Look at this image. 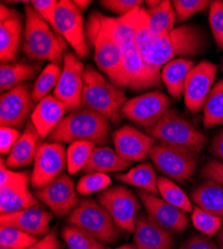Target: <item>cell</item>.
I'll return each instance as SVG.
<instances>
[{
	"label": "cell",
	"instance_id": "1",
	"mask_svg": "<svg viewBox=\"0 0 223 249\" xmlns=\"http://www.w3.org/2000/svg\"><path fill=\"white\" fill-rule=\"evenodd\" d=\"M87 43L94 48V60L101 72L119 88L122 76V51L115 38V18L93 11L85 26Z\"/></svg>",
	"mask_w": 223,
	"mask_h": 249
},
{
	"label": "cell",
	"instance_id": "2",
	"mask_svg": "<svg viewBox=\"0 0 223 249\" xmlns=\"http://www.w3.org/2000/svg\"><path fill=\"white\" fill-rule=\"evenodd\" d=\"M208 44L204 31L196 25H182L168 34L156 38L147 61V67L155 73L173 58L193 57L203 52Z\"/></svg>",
	"mask_w": 223,
	"mask_h": 249
},
{
	"label": "cell",
	"instance_id": "3",
	"mask_svg": "<svg viewBox=\"0 0 223 249\" xmlns=\"http://www.w3.org/2000/svg\"><path fill=\"white\" fill-rule=\"evenodd\" d=\"M109 131V121L104 116L85 108L63 118L49 135L48 140L70 144L84 141L102 146L108 142Z\"/></svg>",
	"mask_w": 223,
	"mask_h": 249
},
{
	"label": "cell",
	"instance_id": "4",
	"mask_svg": "<svg viewBox=\"0 0 223 249\" xmlns=\"http://www.w3.org/2000/svg\"><path fill=\"white\" fill-rule=\"evenodd\" d=\"M83 84V105L104 116L114 124H119L122 116L121 111L127 102L125 94L90 66L84 71Z\"/></svg>",
	"mask_w": 223,
	"mask_h": 249
},
{
	"label": "cell",
	"instance_id": "5",
	"mask_svg": "<svg viewBox=\"0 0 223 249\" xmlns=\"http://www.w3.org/2000/svg\"><path fill=\"white\" fill-rule=\"evenodd\" d=\"M66 41L54 33L48 23L33 9L25 5V28L22 42L23 53L34 61H59L65 48Z\"/></svg>",
	"mask_w": 223,
	"mask_h": 249
},
{
	"label": "cell",
	"instance_id": "6",
	"mask_svg": "<svg viewBox=\"0 0 223 249\" xmlns=\"http://www.w3.org/2000/svg\"><path fill=\"white\" fill-rule=\"evenodd\" d=\"M70 225L79 227L102 243H114L122 234L109 213L99 202L83 199L69 214Z\"/></svg>",
	"mask_w": 223,
	"mask_h": 249
},
{
	"label": "cell",
	"instance_id": "7",
	"mask_svg": "<svg viewBox=\"0 0 223 249\" xmlns=\"http://www.w3.org/2000/svg\"><path fill=\"white\" fill-rule=\"evenodd\" d=\"M147 134L154 140L172 146L185 148L197 154L203 149L206 137L192 124L169 110L158 122L146 129Z\"/></svg>",
	"mask_w": 223,
	"mask_h": 249
},
{
	"label": "cell",
	"instance_id": "8",
	"mask_svg": "<svg viewBox=\"0 0 223 249\" xmlns=\"http://www.w3.org/2000/svg\"><path fill=\"white\" fill-rule=\"evenodd\" d=\"M198 155L191 150L162 142H155L149 153L155 168L160 173L168 178L180 182L190 179L194 175Z\"/></svg>",
	"mask_w": 223,
	"mask_h": 249
},
{
	"label": "cell",
	"instance_id": "9",
	"mask_svg": "<svg viewBox=\"0 0 223 249\" xmlns=\"http://www.w3.org/2000/svg\"><path fill=\"white\" fill-rule=\"evenodd\" d=\"M83 16L73 1H58L50 22L51 27L73 48L76 56L83 59L89 55V49L83 25Z\"/></svg>",
	"mask_w": 223,
	"mask_h": 249
},
{
	"label": "cell",
	"instance_id": "10",
	"mask_svg": "<svg viewBox=\"0 0 223 249\" xmlns=\"http://www.w3.org/2000/svg\"><path fill=\"white\" fill-rule=\"evenodd\" d=\"M97 199L109 213L119 228L131 233L134 232L136 214L140 210V204L130 190L123 185H114L100 192Z\"/></svg>",
	"mask_w": 223,
	"mask_h": 249
},
{
	"label": "cell",
	"instance_id": "11",
	"mask_svg": "<svg viewBox=\"0 0 223 249\" xmlns=\"http://www.w3.org/2000/svg\"><path fill=\"white\" fill-rule=\"evenodd\" d=\"M84 65L76 54L67 52L63 57L61 75L54 89L53 96L62 102L69 111H78L82 107Z\"/></svg>",
	"mask_w": 223,
	"mask_h": 249
},
{
	"label": "cell",
	"instance_id": "12",
	"mask_svg": "<svg viewBox=\"0 0 223 249\" xmlns=\"http://www.w3.org/2000/svg\"><path fill=\"white\" fill-rule=\"evenodd\" d=\"M66 154L62 142H51L39 144L30 178V185L33 189L45 188L60 176L67 165Z\"/></svg>",
	"mask_w": 223,
	"mask_h": 249
},
{
	"label": "cell",
	"instance_id": "13",
	"mask_svg": "<svg viewBox=\"0 0 223 249\" xmlns=\"http://www.w3.org/2000/svg\"><path fill=\"white\" fill-rule=\"evenodd\" d=\"M122 51V76L119 87L133 91L147 90L160 84V74L150 70L134 42L120 46Z\"/></svg>",
	"mask_w": 223,
	"mask_h": 249
},
{
	"label": "cell",
	"instance_id": "14",
	"mask_svg": "<svg viewBox=\"0 0 223 249\" xmlns=\"http://www.w3.org/2000/svg\"><path fill=\"white\" fill-rule=\"evenodd\" d=\"M170 110V100L160 91L140 95L128 100L122 108V116L131 122L149 128Z\"/></svg>",
	"mask_w": 223,
	"mask_h": 249
},
{
	"label": "cell",
	"instance_id": "15",
	"mask_svg": "<svg viewBox=\"0 0 223 249\" xmlns=\"http://www.w3.org/2000/svg\"><path fill=\"white\" fill-rule=\"evenodd\" d=\"M74 181L67 175H60L54 181L34 193L57 217L70 214L79 204Z\"/></svg>",
	"mask_w": 223,
	"mask_h": 249
},
{
	"label": "cell",
	"instance_id": "16",
	"mask_svg": "<svg viewBox=\"0 0 223 249\" xmlns=\"http://www.w3.org/2000/svg\"><path fill=\"white\" fill-rule=\"evenodd\" d=\"M217 66L209 61H201L189 72L184 84V103L189 111L197 113L203 109L212 89Z\"/></svg>",
	"mask_w": 223,
	"mask_h": 249
},
{
	"label": "cell",
	"instance_id": "17",
	"mask_svg": "<svg viewBox=\"0 0 223 249\" xmlns=\"http://www.w3.org/2000/svg\"><path fill=\"white\" fill-rule=\"evenodd\" d=\"M137 194L145 207L147 216L159 226L170 232H179L188 227L189 218L185 212L145 191H139Z\"/></svg>",
	"mask_w": 223,
	"mask_h": 249
},
{
	"label": "cell",
	"instance_id": "18",
	"mask_svg": "<svg viewBox=\"0 0 223 249\" xmlns=\"http://www.w3.org/2000/svg\"><path fill=\"white\" fill-rule=\"evenodd\" d=\"M33 102L32 93L26 84H19L3 93L0 99L1 126L22 127L32 109Z\"/></svg>",
	"mask_w": 223,
	"mask_h": 249
},
{
	"label": "cell",
	"instance_id": "19",
	"mask_svg": "<svg viewBox=\"0 0 223 249\" xmlns=\"http://www.w3.org/2000/svg\"><path fill=\"white\" fill-rule=\"evenodd\" d=\"M115 152L129 162L142 161L149 155L155 140L131 126H123L112 135Z\"/></svg>",
	"mask_w": 223,
	"mask_h": 249
},
{
	"label": "cell",
	"instance_id": "20",
	"mask_svg": "<svg viewBox=\"0 0 223 249\" xmlns=\"http://www.w3.org/2000/svg\"><path fill=\"white\" fill-rule=\"evenodd\" d=\"M53 214L37 206L29 207L15 213L1 214V225L14 226L36 237H44L49 233V224Z\"/></svg>",
	"mask_w": 223,
	"mask_h": 249
},
{
	"label": "cell",
	"instance_id": "21",
	"mask_svg": "<svg viewBox=\"0 0 223 249\" xmlns=\"http://www.w3.org/2000/svg\"><path fill=\"white\" fill-rule=\"evenodd\" d=\"M133 234L137 249H171L174 243L171 232L156 224L146 214L137 216Z\"/></svg>",
	"mask_w": 223,
	"mask_h": 249
},
{
	"label": "cell",
	"instance_id": "22",
	"mask_svg": "<svg viewBox=\"0 0 223 249\" xmlns=\"http://www.w3.org/2000/svg\"><path fill=\"white\" fill-rule=\"evenodd\" d=\"M66 110L64 104L51 95L38 102L30 116V120L40 139L49 137L63 119Z\"/></svg>",
	"mask_w": 223,
	"mask_h": 249
},
{
	"label": "cell",
	"instance_id": "23",
	"mask_svg": "<svg viewBox=\"0 0 223 249\" xmlns=\"http://www.w3.org/2000/svg\"><path fill=\"white\" fill-rule=\"evenodd\" d=\"M39 140L41 139L32 123H28L24 132L8 154L5 161L6 167L8 169H20L34 162L39 147Z\"/></svg>",
	"mask_w": 223,
	"mask_h": 249
},
{
	"label": "cell",
	"instance_id": "24",
	"mask_svg": "<svg viewBox=\"0 0 223 249\" xmlns=\"http://www.w3.org/2000/svg\"><path fill=\"white\" fill-rule=\"evenodd\" d=\"M21 39V17L13 10L7 19L0 21V60L2 64H8L15 61Z\"/></svg>",
	"mask_w": 223,
	"mask_h": 249
},
{
	"label": "cell",
	"instance_id": "25",
	"mask_svg": "<svg viewBox=\"0 0 223 249\" xmlns=\"http://www.w3.org/2000/svg\"><path fill=\"white\" fill-rule=\"evenodd\" d=\"M38 200L28 190V183L0 186V212L1 214L15 213L37 206Z\"/></svg>",
	"mask_w": 223,
	"mask_h": 249
},
{
	"label": "cell",
	"instance_id": "26",
	"mask_svg": "<svg viewBox=\"0 0 223 249\" xmlns=\"http://www.w3.org/2000/svg\"><path fill=\"white\" fill-rule=\"evenodd\" d=\"M193 67V61L177 58L169 61L162 68L161 79L172 98L177 100L183 94L185 80Z\"/></svg>",
	"mask_w": 223,
	"mask_h": 249
},
{
	"label": "cell",
	"instance_id": "27",
	"mask_svg": "<svg viewBox=\"0 0 223 249\" xmlns=\"http://www.w3.org/2000/svg\"><path fill=\"white\" fill-rule=\"evenodd\" d=\"M191 199L196 206L223 219L222 184L213 180H205L192 191Z\"/></svg>",
	"mask_w": 223,
	"mask_h": 249
},
{
	"label": "cell",
	"instance_id": "28",
	"mask_svg": "<svg viewBox=\"0 0 223 249\" xmlns=\"http://www.w3.org/2000/svg\"><path fill=\"white\" fill-rule=\"evenodd\" d=\"M131 162L121 158L109 147L95 148L83 171L89 173H116L124 171L130 167Z\"/></svg>",
	"mask_w": 223,
	"mask_h": 249
},
{
	"label": "cell",
	"instance_id": "29",
	"mask_svg": "<svg viewBox=\"0 0 223 249\" xmlns=\"http://www.w3.org/2000/svg\"><path fill=\"white\" fill-rule=\"evenodd\" d=\"M115 178L119 181L136 186L147 193L158 195L157 176L152 165L148 162L140 163L125 174L116 175Z\"/></svg>",
	"mask_w": 223,
	"mask_h": 249
},
{
	"label": "cell",
	"instance_id": "30",
	"mask_svg": "<svg viewBox=\"0 0 223 249\" xmlns=\"http://www.w3.org/2000/svg\"><path fill=\"white\" fill-rule=\"evenodd\" d=\"M146 10L149 28L156 38L168 34L173 29L176 14L172 2L164 0L157 7Z\"/></svg>",
	"mask_w": 223,
	"mask_h": 249
},
{
	"label": "cell",
	"instance_id": "31",
	"mask_svg": "<svg viewBox=\"0 0 223 249\" xmlns=\"http://www.w3.org/2000/svg\"><path fill=\"white\" fill-rule=\"evenodd\" d=\"M37 71L36 65L27 63L1 64L0 67V90L5 93L23 81L32 79Z\"/></svg>",
	"mask_w": 223,
	"mask_h": 249
},
{
	"label": "cell",
	"instance_id": "32",
	"mask_svg": "<svg viewBox=\"0 0 223 249\" xmlns=\"http://www.w3.org/2000/svg\"><path fill=\"white\" fill-rule=\"evenodd\" d=\"M203 124L207 129L223 124V80L212 87L204 103Z\"/></svg>",
	"mask_w": 223,
	"mask_h": 249
},
{
	"label": "cell",
	"instance_id": "33",
	"mask_svg": "<svg viewBox=\"0 0 223 249\" xmlns=\"http://www.w3.org/2000/svg\"><path fill=\"white\" fill-rule=\"evenodd\" d=\"M157 189L159 195L166 202L185 213H192L193 207L186 194L166 177H158Z\"/></svg>",
	"mask_w": 223,
	"mask_h": 249
},
{
	"label": "cell",
	"instance_id": "34",
	"mask_svg": "<svg viewBox=\"0 0 223 249\" xmlns=\"http://www.w3.org/2000/svg\"><path fill=\"white\" fill-rule=\"evenodd\" d=\"M156 37L152 34L149 23H148V15L147 10L141 6L139 10V17L136 25L135 30V37H134V43L140 53L142 56L145 64L147 66V61L154 46Z\"/></svg>",
	"mask_w": 223,
	"mask_h": 249
},
{
	"label": "cell",
	"instance_id": "35",
	"mask_svg": "<svg viewBox=\"0 0 223 249\" xmlns=\"http://www.w3.org/2000/svg\"><path fill=\"white\" fill-rule=\"evenodd\" d=\"M94 149L95 144L90 142L79 141L72 142L66 154L67 172L70 175H75L79 171L83 170Z\"/></svg>",
	"mask_w": 223,
	"mask_h": 249
},
{
	"label": "cell",
	"instance_id": "36",
	"mask_svg": "<svg viewBox=\"0 0 223 249\" xmlns=\"http://www.w3.org/2000/svg\"><path fill=\"white\" fill-rule=\"evenodd\" d=\"M61 68L56 62L47 65L43 71L39 74L32 89V97L34 102H40L48 96V93L57 85L61 75Z\"/></svg>",
	"mask_w": 223,
	"mask_h": 249
},
{
	"label": "cell",
	"instance_id": "37",
	"mask_svg": "<svg viewBox=\"0 0 223 249\" xmlns=\"http://www.w3.org/2000/svg\"><path fill=\"white\" fill-rule=\"evenodd\" d=\"M38 241V237L10 225L0 227V246L8 249H27Z\"/></svg>",
	"mask_w": 223,
	"mask_h": 249
},
{
	"label": "cell",
	"instance_id": "38",
	"mask_svg": "<svg viewBox=\"0 0 223 249\" xmlns=\"http://www.w3.org/2000/svg\"><path fill=\"white\" fill-rule=\"evenodd\" d=\"M62 237L68 249H106L102 243L74 225L63 228Z\"/></svg>",
	"mask_w": 223,
	"mask_h": 249
},
{
	"label": "cell",
	"instance_id": "39",
	"mask_svg": "<svg viewBox=\"0 0 223 249\" xmlns=\"http://www.w3.org/2000/svg\"><path fill=\"white\" fill-rule=\"evenodd\" d=\"M191 220L196 230L207 237H212L216 234L223 222L222 218L200 209L198 206L193 207Z\"/></svg>",
	"mask_w": 223,
	"mask_h": 249
},
{
	"label": "cell",
	"instance_id": "40",
	"mask_svg": "<svg viewBox=\"0 0 223 249\" xmlns=\"http://www.w3.org/2000/svg\"><path fill=\"white\" fill-rule=\"evenodd\" d=\"M110 183L111 178L106 174L89 173L79 179L76 191L81 196H88L105 191Z\"/></svg>",
	"mask_w": 223,
	"mask_h": 249
},
{
	"label": "cell",
	"instance_id": "41",
	"mask_svg": "<svg viewBox=\"0 0 223 249\" xmlns=\"http://www.w3.org/2000/svg\"><path fill=\"white\" fill-rule=\"evenodd\" d=\"M209 3L211 2L205 1V0H175L172 1V6L178 21H185L196 12L205 9Z\"/></svg>",
	"mask_w": 223,
	"mask_h": 249
},
{
	"label": "cell",
	"instance_id": "42",
	"mask_svg": "<svg viewBox=\"0 0 223 249\" xmlns=\"http://www.w3.org/2000/svg\"><path fill=\"white\" fill-rule=\"evenodd\" d=\"M209 23L216 43L223 40V1H212L209 10Z\"/></svg>",
	"mask_w": 223,
	"mask_h": 249
},
{
	"label": "cell",
	"instance_id": "43",
	"mask_svg": "<svg viewBox=\"0 0 223 249\" xmlns=\"http://www.w3.org/2000/svg\"><path fill=\"white\" fill-rule=\"evenodd\" d=\"M100 5L117 15L123 16L142 6L141 0H103Z\"/></svg>",
	"mask_w": 223,
	"mask_h": 249
},
{
	"label": "cell",
	"instance_id": "44",
	"mask_svg": "<svg viewBox=\"0 0 223 249\" xmlns=\"http://www.w3.org/2000/svg\"><path fill=\"white\" fill-rule=\"evenodd\" d=\"M31 175L28 172H13L10 171L5 164L3 158L0 163V186L18 183H29Z\"/></svg>",
	"mask_w": 223,
	"mask_h": 249
},
{
	"label": "cell",
	"instance_id": "45",
	"mask_svg": "<svg viewBox=\"0 0 223 249\" xmlns=\"http://www.w3.org/2000/svg\"><path fill=\"white\" fill-rule=\"evenodd\" d=\"M20 136L21 135L17 129L1 126V129H0V152L2 155L10 153Z\"/></svg>",
	"mask_w": 223,
	"mask_h": 249
},
{
	"label": "cell",
	"instance_id": "46",
	"mask_svg": "<svg viewBox=\"0 0 223 249\" xmlns=\"http://www.w3.org/2000/svg\"><path fill=\"white\" fill-rule=\"evenodd\" d=\"M30 4L40 17L50 24L58 1L56 0H33V1H30Z\"/></svg>",
	"mask_w": 223,
	"mask_h": 249
},
{
	"label": "cell",
	"instance_id": "47",
	"mask_svg": "<svg viewBox=\"0 0 223 249\" xmlns=\"http://www.w3.org/2000/svg\"><path fill=\"white\" fill-rule=\"evenodd\" d=\"M202 178L213 180L223 185V162L217 160L208 161L200 174Z\"/></svg>",
	"mask_w": 223,
	"mask_h": 249
},
{
	"label": "cell",
	"instance_id": "48",
	"mask_svg": "<svg viewBox=\"0 0 223 249\" xmlns=\"http://www.w3.org/2000/svg\"><path fill=\"white\" fill-rule=\"evenodd\" d=\"M182 249H219L218 245L204 235H193L187 239Z\"/></svg>",
	"mask_w": 223,
	"mask_h": 249
},
{
	"label": "cell",
	"instance_id": "49",
	"mask_svg": "<svg viewBox=\"0 0 223 249\" xmlns=\"http://www.w3.org/2000/svg\"><path fill=\"white\" fill-rule=\"evenodd\" d=\"M60 242L55 231H51L27 249H59Z\"/></svg>",
	"mask_w": 223,
	"mask_h": 249
},
{
	"label": "cell",
	"instance_id": "50",
	"mask_svg": "<svg viewBox=\"0 0 223 249\" xmlns=\"http://www.w3.org/2000/svg\"><path fill=\"white\" fill-rule=\"evenodd\" d=\"M210 151L215 158L223 161V130L213 138L210 144Z\"/></svg>",
	"mask_w": 223,
	"mask_h": 249
},
{
	"label": "cell",
	"instance_id": "51",
	"mask_svg": "<svg viewBox=\"0 0 223 249\" xmlns=\"http://www.w3.org/2000/svg\"><path fill=\"white\" fill-rule=\"evenodd\" d=\"M73 3L75 4V6L80 12H82L88 7L91 1H86V0H75V1H73Z\"/></svg>",
	"mask_w": 223,
	"mask_h": 249
},
{
	"label": "cell",
	"instance_id": "52",
	"mask_svg": "<svg viewBox=\"0 0 223 249\" xmlns=\"http://www.w3.org/2000/svg\"><path fill=\"white\" fill-rule=\"evenodd\" d=\"M216 240L219 249H223V226H221L219 231L216 233Z\"/></svg>",
	"mask_w": 223,
	"mask_h": 249
},
{
	"label": "cell",
	"instance_id": "53",
	"mask_svg": "<svg viewBox=\"0 0 223 249\" xmlns=\"http://www.w3.org/2000/svg\"><path fill=\"white\" fill-rule=\"evenodd\" d=\"M161 1H158V0H148L146 1V5H147V9H153L155 7H157L160 4Z\"/></svg>",
	"mask_w": 223,
	"mask_h": 249
},
{
	"label": "cell",
	"instance_id": "54",
	"mask_svg": "<svg viewBox=\"0 0 223 249\" xmlns=\"http://www.w3.org/2000/svg\"><path fill=\"white\" fill-rule=\"evenodd\" d=\"M115 249H137V248L134 244H125V245H122L120 247H117Z\"/></svg>",
	"mask_w": 223,
	"mask_h": 249
},
{
	"label": "cell",
	"instance_id": "55",
	"mask_svg": "<svg viewBox=\"0 0 223 249\" xmlns=\"http://www.w3.org/2000/svg\"><path fill=\"white\" fill-rule=\"evenodd\" d=\"M218 45H219V46H220V47H222V48H223V40H222V41H221V42H220V43H219V44H218Z\"/></svg>",
	"mask_w": 223,
	"mask_h": 249
},
{
	"label": "cell",
	"instance_id": "56",
	"mask_svg": "<svg viewBox=\"0 0 223 249\" xmlns=\"http://www.w3.org/2000/svg\"><path fill=\"white\" fill-rule=\"evenodd\" d=\"M0 249H8V248H6V247H0Z\"/></svg>",
	"mask_w": 223,
	"mask_h": 249
},
{
	"label": "cell",
	"instance_id": "57",
	"mask_svg": "<svg viewBox=\"0 0 223 249\" xmlns=\"http://www.w3.org/2000/svg\"><path fill=\"white\" fill-rule=\"evenodd\" d=\"M180 249H182V248H181V247H180Z\"/></svg>",
	"mask_w": 223,
	"mask_h": 249
}]
</instances>
